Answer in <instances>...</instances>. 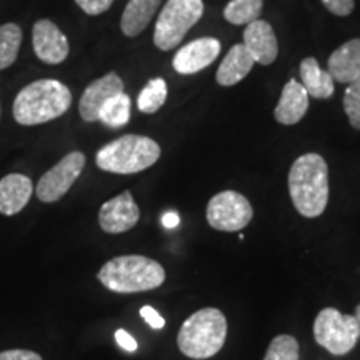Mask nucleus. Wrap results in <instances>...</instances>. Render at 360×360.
<instances>
[{"mask_svg":"<svg viewBox=\"0 0 360 360\" xmlns=\"http://www.w3.org/2000/svg\"><path fill=\"white\" fill-rule=\"evenodd\" d=\"M244 45L254 60L260 65H270L278 56V42L272 25L265 20H254L244 30Z\"/></svg>","mask_w":360,"mask_h":360,"instance_id":"4468645a","label":"nucleus"},{"mask_svg":"<svg viewBox=\"0 0 360 360\" xmlns=\"http://www.w3.org/2000/svg\"><path fill=\"white\" fill-rule=\"evenodd\" d=\"M254 65V57L247 51L245 45L237 44L224 57L222 64H220L217 74H215V79L222 87H232V85L244 80Z\"/></svg>","mask_w":360,"mask_h":360,"instance_id":"a211bd4d","label":"nucleus"},{"mask_svg":"<svg viewBox=\"0 0 360 360\" xmlns=\"http://www.w3.org/2000/svg\"><path fill=\"white\" fill-rule=\"evenodd\" d=\"M204 15L202 0H167L159 13L154 44L157 49L167 52L177 47L200 17Z\"/></svg>","mask_w":360,"mask_h":360,"instance_id":"423d86ee","label":"nucleus"},{"mask_svg":"<svg viewBox=\"0 0 360 360\" xmlns=\"http://www.w3.org/2000/svg\"><path fill=\"white\" fill-rule=\"evenodd\" d=\"M141 219V209L135 204L132 193L125 191L107 200L98 212V224L107 233H124L135 227Z\"/></svg>","mask_w":360,"mask_h":360,"instance_id":"9d476101","label":"nucleus"},{"mask_svg":"<svg viewBox=\"0 0 360 360\" xmlns=\"http://www.w3.org/2000/svg\"><path fill=\"white\" fill-rule=\"evenodd\" d=\"M124 92V82L115 72H109L103 77L94 80L87 89L84 90L79 102V114L85 122H97L101 109L107 101L117 94Z\"/></svg>","mask_w":360,"mask_h":360,"instance_id":"f8f14e48","label":"nucleus"},{"mask_svg":"<svg viewBox=\"0 0 360 360\" xmlns=\"http://www.w3.org/2000/svg\"><path fill=\"white\" fill-rule=\"evenodd\" d=\"M159 159L160 147L154 139L129 134L103 146L97 152L96 164L105 172L129 175L152 167Z\"/></svg>","mask_w":360,"mask_h":360,"instance_id":"39448f33","label":"nucleus"},{"mask_svg":"<svg viewBox=\"0 0 360 360\" xmlns=\"http://www.w3.org/2000/svg\"><path fill=\"white\" fill-rule=\"evenodd\" d=\"M220 53V42L214 37L197 39L184 45L174 56L172 65L177 74L192 75L209 67Z\"/></svg>","mask_w":360,"mask_h":360,"instance_id":"ddd939ff","label":"nucleus"},{"mask_svg":"<svg viewBox=\"0 0 360 360\" xmlns=\"http://www.w3.org/2000/svg\"><path fill=\"white\" fill-rule=\"evenodd\" d=\"M321 2L328 12H332L334 15L339 17H347L355 7L354 0H321Z\"/></svg>","mask_w":360,"mask_h":360,"instance_id":"cd10ccee","label":"nucleus"},{"mask_svg":"<svg viewBox=\"0 0 360 360\" xmlns=\"http://www.w3.org/2000/svg\"><path fill=\"white\" fill-rule=\"evenodd\" d=\"M254 209L247 197L236 191H224L214 195L207 205V222L215 231L238 232L250 224Z\"/></svg>","mask_w":360,"mask_h":360,"instance_id":"6e6552de","label":"nucleus"},{"mask_svg":"<svg viewBox=\"0 0 360 360\" xmlns=\"http://www.w3.org/2000/svg\"><path fill=\"white\" fill-rule=\"evenodd\" d=\"M34 184L24 174H8L0 180V214L15 215L29 204Z\"/></svg>","mask_w":360,"mask_h":360,"instance_id":"2eb2a0df","label":"nucleus"},{"mask_svg":"<svg viewBox=\"0 0 360 360\" xmlns=\"http://www.w3.org/2000/svg\"><path fill=\"white\" fill-rule=\"evenodd\" d=\"M227 339V319L219 309L207 307L192 314L180 327L177 345L186 357L205 360L214 357Z\"/></svg>","mask_w":360,"mask_h":360,"instance_id":"20e7f679","label":"nucleus"},{"mask_svg":"<svg viewBox=\"0 0 360 360\" xmlns=\"http://www.w3.org/2000/svg\"><path fill=\"white\" fill-rule=\"evenodd\" d=\"M264 0H231L224 8L225 20L232 25H247L262 13Z\"/></svg>","mask_w":360,"mask_h":360,"instance_id":"4be33fe9","label":"nucleus"},{"mask_svg":"<svg viewBox=\"0 0 360 360\" xmlns=\"http://www.w3.org/2000/svg\"><path fill=\"white\" fill-rule=\"evenodd\" d=\"M300 79H302L300 84L310 97L328 98L334 96V80L314 57H307L300 62Z\"/></svg>","mask_w":360,"mask_h":360,"instance_id":"aec40b11","label":"nucleus"},{"mask_svg":"<svg viewBox=\"0 0 360 360\" xmlns=\"http://www.w3.org/2000/svg\"><path fill=\"white\" fill-rule=\"evenodd\" d=\"M141 315L143 321H146L152 328H155V330H160V328L165 327L164 317H162L154 307H150V305H143L141 309Z\"/></svg>","mask_w":360,"mask_h":360,"instance_id":"c756f323","label":"nucleus"},{"mask_svg":"<svg viewBox=\"0 0 360 360\" xmlns=\"http://www.w3.org/2000/svg\"><path fill=\"white\" fill-rule=\"evenodd\" d=\"M347 85L344 96V110L349 117L350 125L360 130V75Z\"/></svg>","mask_w":360,"mask_h":360,"instance_id":"a878e982","label":"nucleus"},{"mask_svg":"<svg viewBox=\"0 0 360 360\" xmlns=\"http://www.w3.org/2000/svg\"><path fill=\"white\" fill-rule=\"evenodd\" d=\"M314 339L332 355L349 354L359 340L357 321L334 307L323 309L315 317Z\"/></svg>","mask_w":360,"mask_h":360,"instance_id":"0eeeda50","label":"nucleus"},{"mask_svg":"<svg viewBox=\"0 0 360 360\" xmlns=\"http://www.w3.org/2000/svg\"><path fill=\"white\" fill-rule=\"evenodd\" d=\"M84 167L85 155L82 152L75 150L67 154L58 164L53 165L51 170H47L40 177L37 187H35V193H37L39 200L45 202V204L60 200L70 191L75 180L80 177Z\"/></svg>","mask_w":360,"mask_h":360,"instance_id":"1a4fd4ad","label":"nucleus"},{"mask_svg":"<svg viewBox=\"0 0 360 360\" xmlns=\"http://www.w3.org/2000/svg\"><path fill=\"white\" fill-rule=\"evenodd\" d=\"M22 44V29L17 24L0 25V70L17 60Z\"/></svg>","mask_w":360,"mask_h":360,"instance_id":"5701e85b","label":"nucleus"},{"mask_svg":"<svg viewBox=\"0 0 360 360\" xmlns=\"http://www.w3.org/2000/svg\"><path fill=\"white\" fill-rule=\"evenodd\" d=\"M32 44L35 56L49 65L62 64L69 56V40L51 20L35 22Z\"/></svg>","mask_w":360,"mask_h":360,"instance_id":"9b49d317","label":"nucleus"},{"mask_svg":"<svg viewBox=\"0 0 360 360\" xmlns=\"http://www.w3.org/2000/svg\"><path fill=\"white\" fill-rule=\"evenodd\" d=\"M327 72L339 84H350L357 79L360 75V39H352L335 49L328 57Z\"/></svg>","mask_w":360,"mask_h":360,"instance_id":"f3484780","label":"nucleus"},{"mask_svg":"<svg viewBox=\"0 0 360 360\" xmlns=\"http://www.w3.org/2000/svg\"><path fill=\"white\" fill-rule=\"evenodd\" d=\"M160 2L162 0H129L120 19V29L124 35L137 37L139 34H142L155 15L157 8L160 7Z\"/></svg>","mask_w":360,"mask_h":360,"instance_id":"6ab92c4d","label":"nucleus"},{"mask_svg":"<svg viewBox=\"0 0 360 360\" xmlns=\"http://www.w3.org/2000/svg\"><path fill=\"white\" fill-rule=\"evenodd\" d=\"M0 360H44L37 352L27 349H11L0 352Z\"/></svg>","mask_w":360,"mask_h":360,"instance_id":"c85d7f7f","label":"nucleus"},{"mask_svg":"<svg viewBox=\"0 0 360 360\" xmlns=\"http://www.w3.org/2000/svg\"><path fill=\"white\" fill-rule=\"evenodd\" d=\"M309 109V94L304 89V85L297 80H289L285 87L282 89L281 98L276 107V120L282 125H294L299 124L307 114Z\"/></svg>","mask_w":360,"mask_h":360,"instance_id":"dca6fc26","label":"nucleus"},{"mask_svg":"<svg viewBox=\"0 0 360 360\" xmlns=\"http://www.w3.org/2000/svg\"><path fill=\"white\" fill-rule=\"evenodd\" d=\"M167 101V82L164 79H152L139 94L137 107L143 114H155Z\"/></svg>","mask_w":360,"mask_h":360,"instance_id":"b1692460","label":"nucleus"},{"mask_svg":"<svg viewBox=\"0 0 360 360\" xmlns=\"http://www.w3.org/2000/svg\"><path fill=\"white\" fill-rule=\"evenodd\" d=\"M292 204L300 215L315 219L323 214L328 202V167L319 154L300 155L289 172Z\"/></svg>","mask_w":360,"mask_h":360,"instance_id":"f257e3e1","label":"nucleus"},{"mask_svg":"<svg viewBox=\"0 0 360 360\" xmlns=\"http://www.w3.org/2000/svg\"><path fill=\"white\" fill-rule=\"evenodd\" d=\"M355 321H357V327H359V339H360V304L357 305V309H355Z\"/></svg>","mask_w":360,"mask_h":360,"instance_id":"473e14b6","label":"nucleus"},{"mask_svg":"<svg viewBox=\"0 0 360 360\" xmlns=\"http://www.w3.org/2000/svg\"><path fill=\"white\" fill-rule=\"evenodd\" d=\"M115 340L117 344H119L124 350H127V352H135V350H137V340H135L129 332L122 330V328H119V330L115 332Z\"/></svg>","mask_w":360,"mask_h":360,"instance_id":"7c9ffc66","label":"nucleus"},{"mask_svg":"<svg viewBox=\"0 0 360 360\" xmlns=\"http://www.w3.org/2000/svg\"><path fill=\"white\" fill-rule=\"evenodd\" d=\"M72 92L56 79L35 80L17 94L13 101V119L20 125H40L58 119L69 110Z\"/></svg>","mask_w":360,"mask_h":360,"instance_id":"f03ea898","label":"nucleus"},{"mask_svg":"<svg viewBox=\"0 0 360 360\" xmlns=\"http://www.w3.org/2000/svg\"><path fill=\"white\" fill-rule=\"evenodd\" d=\"M130 107H132V102L127 94H117L102 107L98 120L110 129L124 127L130 120Z\"/></svg>","mask_w":360,"mask_h":360,"instance_id":"412c9836","label":"nucleus"},{"mask_svg":"<svg viewBox=\"0 0 360 360\" xmlns=\"http://www.w3.org/2000/svg\"><path fill=\"white\" fill-rule=\"evenodd\" d=\"M97 277L115 294H139L159 289L165 281V270L146 255H120L103 264Z\"/></svg>","mask_w":360,"mask_h":360,"instance_id":"7ed1b4c3","label":"nucleus"},{"mask_svg":"<svg viewBox=\"0 0 360 360\" xmlns=\"http://www.w3.org/2000/svg\"><path fill=\"white\" fill-rule=\"evenodd\" d=\"M75 4L89 15H101L109 11L114 0H75Z\"/></svg>","mask_w":360,"mask_h":360,"instance_id":"bb28decb","label":"nucleus"},{"mask_svg":"<svg viewBox=\"0 0 360 360\" xmlns=\"http://www.w3.org/2000/svg\"><path fill=\"white\" fill-rule=\"evenodd\" d=\"M162 224H164V227H167V229L177 227V225L180 224L179 214H177V212H167V214H164V217H162Z\"/></svg>","mask_w":360,"mask_h":360,"instance_id":"2f4dec72","label":"nucleus"},{"mask_svg":"<svg viewBox=\"0 0 360 360\" xmlns=\"http://www.w3.org/2000/svg\"><path fill=\"white\" fill-rule=\"evenodd\" d=\"M299 344L292 335H277L270 342L264 360H299Z\"/></svg>","mask_w":360,"mask_h":360,"instance_id":"393cba45","label":"nucleus"}]
</instances>
